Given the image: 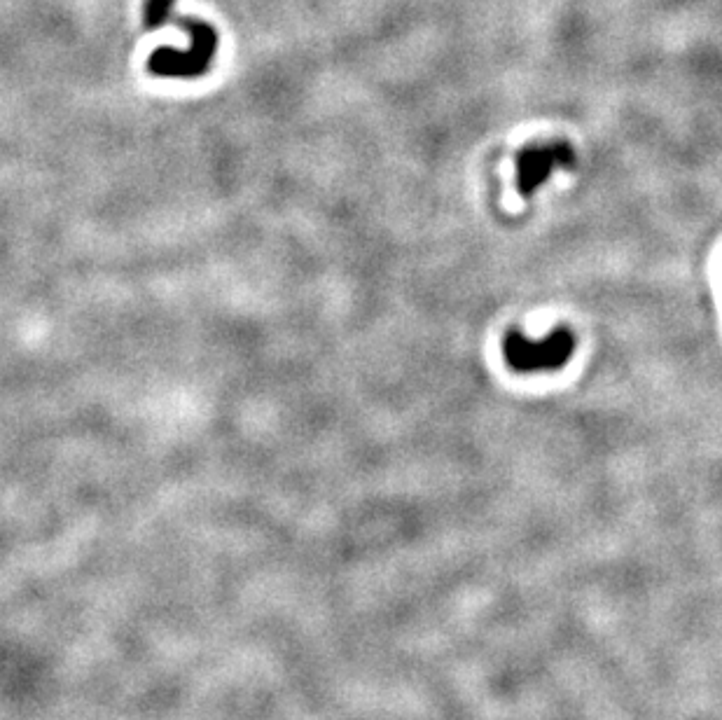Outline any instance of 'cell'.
Listing matches in <instances>:
<instances>
[{
  "instance_id": "obj_1",
  "label": "cell",
  "mask_w": 722,
  "mask_h": 720,
  "mask_svg": "<svg viewBox=\"0 0 722 720\" xmlns=\"http://www.w3.org/2000/svg\"><path fill=\"white\" fill-rule=\"evenodd\" d=\"M575 346L578 339L568 328H557L540 339L512 330L503 342V356L508 368L517 375H540V372H559L566 368Z\"/></svg>"
},
{
  "instance_id": "obj_2",
  "label": "cell",
  "mask_w": 722,
  "mask_h": 720,
  "mask_svg": "<svg viewBox=\"0 0 722 720\" xmlns=\"http://www.w3.org/2000/svg\"><path fill=\"white\" fill-rule=\"evenodd\" d=\"M178 26H185L192 36L190 50H173V47H159L152 52L148 61L150 73L162 75V78H199L211 66L213 54L218 50V36L206 22L192 17L176 19Z\"/></svg>"
},
{
  "instance_id": "obj_3",
  "label": "cell",
  "mask_w": 722,
  "mask_h": 720,
  "mask_svg": "<svg viewBox=\"0 0 722 720\" xmlns=\"http://www.w3.org/2000/svg\"><path fill=\"white\" fill-rule=\"evenodd\" d=\"M575 152L568 143L529 145L517 157V192L522 199H531L543 188L554 171L573 169Z\"/></svg>"
},
{
  "instance_id": "obj_4",
  "label": "cell",
  "mask_w": 722,
  "mask_h": 720,
  "mask_svg": "<svg viewBox=\"0 0 722 720\" xmlns=\"http://www.w3.org/2000/svg\"><path fill=\"white\" fill-rule=\"evenodd\" d=\"M173 0H148L145 3V26L148 29H157V26L166 24L171 19Z\"/></svg>"
}]
</instances>
